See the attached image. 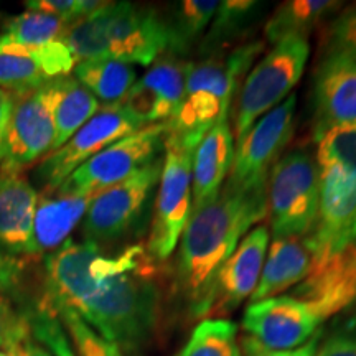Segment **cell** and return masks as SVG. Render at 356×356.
<instances>
[{"mask_svg": "<svg viewBox=\"0 0 356 356\" xmlns=\"http://www.w3.org/2000/svg\"><path fill=\"white\" fill-rule=\"evenodd\" d=\"M38 195L22 173L0 172V248L29 256Z\"/></svg>", "mask_w": 356, "mask_h": 356, "instance_id": "20", "label": "cell"}, {"mask_svg": "<svg viewBox=\"0 0 356 356\" xmlns=\"http://www.w3.org/2000/svg\"><path fill=\"white\" fill-rule=\"evenodd\" d=\"M74 79L104 106L122 104L137 81L134 65L115 60H84L74 66Z\"/></svg>", "mask_w": 356, "mask_h": 356, "instance_id": "24", "label": "cell"}, {"mask_svg": "<svg viewBox=\"0 0 356 356\" xmlns=\"http://www.w3.org/2000/svg\"><path fill=\"white\" fill-rule=\"evenodd\" d=\"M63 42L74 58L152 65L168 48L165 19L131 2H104L99 10L66 26Z\"/></svg>", "mask_w": 356, "mask_h": 356, "instance_id": "3", "label": "cell"}, {"mask_svg": "<svg viewBox=\"0 0 356 356\" xmlns=\"http://www.w3.org/2000/svg\"><path fill=\"white\" fill-rule=\"evenodd\" d=\"M312 251L307 236L277 238L269 244V254L266 256L259 284L251 296L252 302L277 297L302 282L312 270Z\"/></svg>", "mask_w": 356, "mask_h": 356, "instance_id": "21", "label": "cell"}, {"mask_svg": "<svg viewBox=\"0 0 356 356\" xmlns=\"http://www.w3.org/2000/svg\"><path fill=\"white\" fill-rule=\"evenodd\" d=\"M95 197H70L48 193L38 200L33 218L29 256L55 252L63 246L73 229L84 220Z\"/></svg>", "mask_w": 356, "mask_h": 356, "instance_id": "22", "label": "cell"}, {"mask_svg": "<svg viewBox=\"0 0 356 356\" xmlns=\"http://www.w3.org/2000/svg\"><path fill=\"white\" fill-rule=\"evenodd\" d=\"M267 216L266 186L236 191L222 186L207 207L191 211L181 234L177 259L178 287L191 300L203 299L225 261L254 222Z\"/></svg>", "mask_w": 356, "mask_h": 356, "instance_id": "2", "label": "cell"}, {"mask_svg": "<svg viewBox=\"0 0 356 356\" xmlns=\"http://www.w3.org/2000/svg\"><path fill=\"white\" fill-rule=\"evenodd\" d=\"M74 61L63 40L33 48L0 40V89L12 95L32 91L68 76L76 66Z\"/></svg>", "mask_w": 356, "mask_h": 356, "instance_id": "17", "label": "cell"}, {"mask_svg": "<svg viewBox=\"0 0 356 356\" xmlns=\"http://www.w3.org/2000/svg\"><path fill=\"white\" fill-rule=\"evenodd\" d=\"M55 86L53 81L32 91L13 95L0 172L22 173L55 144Z\"/></svg>", "mask_w": 356, "mask_h": 356, "instance_id": "12", "label": "cell"}, {"mask_svg": "<svg viewBox=\"0 0 356 356\" xmlns=\"http://www.w3.org/2000/svg\"><path fill=\"white\" fill-rule=\"evenodd\" d=\"M315 356H356V318L338 327L320 341Z\"/></svg>", "mask_w": 356, "mask_h": 356, "instance_id": "36", "label": "cell"}, {"mask_svg": "<svg viewBox=\"0 0 356 356\" xmlns=\"http://www.w3.org/2000/svg\"><path fill=\"white\" fill-rule=\"evenodd\" d=\"M162 173L155 200L152 228L149 236L150 257L165 261L173 254L181 234L188 225L193 208L191 197V160L195 147L185 144L175 136L165 134L163 139Z\"/></svg>", "mask_w": 356, "mask_h": 356, "instance_id": "8", "label": "cell"}, {"mask_svg": "<svg viewBox=\"0 0 356 356\" xmlns=\"http://www.w3.org/2000/svg\"><path fill=\"white\" fill-rule=\"evenodd\" d=\"M296 108L297 96L291 95L277 108L262 115L241 139L236 140L233 163L225 188L248 191L266 186L270 168L293 136Z\"/></svg>", "mask_w": 356, "mask_h": 356, "instance_id": "10", "label": "cell"}, {"mask_svg": "<svg viewBox=\"0 0 356 356\" xmlns=\"http://www.w3.org/2000/svg\"><path fill=\"white\" fill-rule=\"evenodd\" d=\"M53 86H55V109H53L55 144L51 152H55L99 111V102L83 84L71 76L55 79Z\"/></svg>", "mask_w": 356, "mask_h": 356, "instance_id": "23", "label": "cell"}, {"mask_svg": "<svg viewBox=\"0 0 356 356\" xmlns=\"http://www.w3.org/2000/svg\"><path fill=\"white\" fill-rule=\"evenodd\" d=\"M325 320L310 300L284 296L249 304L243 328L246 337L264 348L287 351L299 348L317 335Z\"/></svg>", "mask_w": 356, "mask_h": 356, "instance_id": "15", "label": "cell"}, {"mask_svg": "<svg viewBox=\"0 0 356 356\" xmlns=\"http://www.w3.org/2000/svg\"><path fill=\"white\" fill-rule=\"evenodd\" d=\"M55 309L70 330L79 356H122V351L118 346L97 335L76 312L66 307H55Z\"/></svg>", "mask_w": 356, "mask_h": 356, "instance_id": "31", "label": "cell"}, {"mask_svg": "<svg viewBox=\"0 0 356 356\" xmlns=\"http://www.w3.org/2000/svg\"><path fill=\"white\" fill-rule=\"evenodd\" d=\"M20 273L22 267L19 262L0 252V293L10 292L17 287Z\"/></svg>", "mask_w": 356, "mask_h": 356, "instance_id": "38", "label": "cell"}, {"mask_svg": "<svg viewBox=\"0 0 356 356\" xmlns=\"http://www.w3.org/2000/svg\"><path fill=\"white\" fill-rule=\"evenodd\" d=\"M104 6V2L97 0H30L25 3L26 10L50 13L63 20L66 25L91 15Z\"/></svg>", "mask_w": 356, "mask_h": 356, "instance_id": "34", "label": "cell"}, {"mask_svg": "<svg viewBox=\"0 0 356 356\" xmlns=\"http://www.w3.org/2000/svg\"><path fill=\"white\" fill-rule=\"evenodd\" d=\"M309 53L307 37H289L275 43L273 50L251 68L236 97V140L241 139L262 115L291 96L304 74Z\"/></svg>", "mask_w": 356, "mask_h": 356, "instance_id": "6", "label": "cell"}, {"mask_svg": "<svg viewBox=\"0 0 356 356\" xmlns=\"http://www.w3.org/2000/svg\"><path fill=\"white\" fill-rule=\"evenodd\" d=\"M270 233L261 225L244 236L220 267L203 299L191 309L195 317L221 318L254 293L266 262Z\"/></svg>", "mask_w": 356, "mask_h": 356, "instance_id": "14", "label": "cell"}, {"mask_svg": "<svg viewBox=\"0 0 356 356\" xmlns=\"http://www.w3.org/2000/svg\"><path fill=\"white\" fill-rule=\"evenodd\" d=\"M186 65L178 58L154 63L131 88L122 106L144 126L167 122L184 101Z\"/></svg>", "mask_w": 356, "mask_h": 356, "instance_id": "18", "label": "cell"}, {"mask_svg": "<svg viewBox=\"0 0 356 356\" xmlns=\"http://www.w3.org/2000/svg\"><path fill=\"white\" fill-rule=\"evenodd\" d=\"M266 202L273 239L310 234L320 203L317 157L302 149L282 155L267 177Z\"/></svg>", "mask_w": 356, "mask_h": 356, "instance_id": "5", "label": "cell"}, {"mask_svg": "<svg viewBox=\"0 0 356 356\" xmlns=\"http://www.w3.org/2000/svg\"><path fill=\"white\" fill-rule=\"evenodd\" d=\"M233 157L234 136L231 131L229 119H222L207 132L193 152V160H191L193 208L191 211L207 207L220 195L229 175Z\"/></svg>", "mask_w": 356, "mask_h": 356, "instance_id": "19", "label": "cell"}, {"mask_svg": "<svg viewBox=\"0 0 356 356\" xmlns=\"http://www.w3.org/2000/svg\"><path fill=\"white\" fill-rule=\"evenodd\" d=\"M167 134V122L150 124L129 134L78 167L51 193L70 197H96L118 185L157 159ZM48 195V193H47Z\"/></svg>", "mask_w": 356, "mask_h": 356, "instance_id": "9", "label": "cell"}, {"mask_svg": "<svg viewBox=\"0 0 356 356\" xmlns=\"http://www.w3.org/2000/svg\"><path fill=\"white\" fill-rule=\"evenodd\" d=\"M142 127L144 124L122 104L102 106L65 145L42 160L35 178L44 195L51 193L86 160Z\"/></svg>", "mask_w": 356, "mask_h": 356, "instance_id": "11", "label": "cell"}, {"mask_svg": "<svg viewBox=\"0 0 356 356\" xmlns=\"http://www.w3.org/2000/svg\"><path fill=\"white\" fill-rule=\"evenodd\" d=\"M58 317L60 315L48 297L24 315L30 337L38 340L40 346H43L47 351H53L55 356H76Z\"/></svg>", "mask_w": 356, "mask_h": 356, "instance_id": "30", "label": "cell"}, {"mask_svg": "<svg viewBox=\"0 0 356 356\" xmlns=\"http://www.w3.org/2000/svg\"><path fill=\"white\" fill-rule=\"evenodd\" d=\"M177 356H243L238 327L226 318H203Z\"/></svg>", "mask_w": 356, "mask_h": 356, "instance_id": "28", "label": "cell"}, {"mask_svg": "<svg viewBox=\"0 0 356 356\" xmlns=\"http://www.w3.org/2000/svg\"><path fill=\"white\" fill-rule=\"evenodd\" d=\"M0 356H12V355H8V353H6V351H0Z\"/></svg>", "mask_w": 356, "mask_h": 356, "instance_id": "41", "label": "cell"}, {"mask_svg": "<svg viewBox=\"0 0 356 356\" xmlns=\"http://www.w3.org/2000/svg\"><path fill=\"white\" fill-rule=\"evenodd\" d=\"M44 270L51 304L76 312L119 350L137 351L152 337L160 293L144 248L108 256L91 239L66 241L47 257Z\"/></svg>", "mask_w": 356, "mask_h": 356, "instance_id": "1", "label": "cell"}, {"mask_svg": "<svg viewBox=\"0 0 356 356\" xmlns=\"http://www.w3.org/2000/svg\"><path fill=\"white\" fill-rule=\"evenodd\" d=\"M32 340L24 315L13 312L0 296V350L12 356H25L26 343Z\"/></svg>", "mask_w": 356, "mask_h": 356, "instance_id": "33", "label": "cell"}, {"mask_svg": "<svg viewBox=\"0 0 356 356\" xmlns=\"http://www.w3.org/2000/svg\"><path fill=\"white\" fill-rule=\"evenodd\" d=\"M314 137L356 124V58L338 48H323L314 74Z\"/></svg>", "mask_w": 356, "mask_h": 356, "instance_id": "16", "label": "cell"}, {"mask_svg": "<svg viewBox=\"0 0 356 356\" xmlns=\"http://www.w3.org/2000/svg\"><path fill=\"white\" fill-rule=\"evenodd\" d=\"M162 160L155 159L118 185L97 193L84 215L86 239L114 241L134 228L144 215L145 204L160 180Z\"/></svg>", "mask_w": 356, "mask_h": 356, "instance_id": "13", "label": "cell"}, {"mask_svg": "<svg viewBox=\"0 0 356 356\" xmlns=\"http://www.w3.org/2000/svg\"><path fill=\"white\" fill-rule=\"evenodd\" d=\"M262 50L264 42H252L236 47L225 56L186 65L185 96L167 121V134L197 149L218 121L229 119L236 92Z\"/></svg>", "mask_w": 356, "mask_h": 356, "instance_id": "4", "label": "cell"}, {"mask_svg": "<svg viewBox=\"0 0 356 356\" xmlns=\"http://www.w3.org/2000/svg\"><path fill=\"white\" fill-rule=\"evenodd\" d=\"M13 104V95L6 91V89H0V160H2L3 154V144H6V134L8 119H10V111Z\"/></svg>", "mask_w": 356, "mask_h": 356, "instance_id": "39", "label": "cell"}, {"mask_svg": "<svg viewBox=\"0 0 356 356\" xmlns=\"http://www.w3.org/2000/svg\"><path fill=\"white\" fill-rule=\"evenodd\" d=\"M322 337L323 333L320 330L317 335L312 337L307 343H304L296 350H287V351H275V350L264 348V346L257 343L256 340H252L251 337H244L241 340V355L243 356H315L318 351Z\"/></svg>", "mask_w": 356, "mask_h": 356, "instance_id": "37", "label": "cell"}, {"mask_svg": "<svg viewBox=\"0 0 356 356\" xmlns=\"http://www.w3.org/2000/svg\"><path fill=\"white\" fill-rule=\"evenodd\" d=\"M66 26L68 25L63 20L50 13L26 10L8 22L6 32L0 35V40L22 47H43V44L60 42Z\"/></svg>", "mask_w": 356, "mask_h": 356, "instance_id": "29", "label": "cell"}, {"mask_svg": "<svg viewBox=\"0 0 356 356\" xmlns=\"http://www.w3.org/2000/svg\"><path fill=\"white\" fill-rule=\"evenodd\" d=\"M318 215L307 234L314 257L310 274L356 249V175L335 162H318Z\"/></svg>", "mask_w": 356, "mask_h": 356, "instance_id": "7", "label": "cell"}, {"mask_svg": "<svg viewBox=\"0 0 356 356\" xmlns=\"http://www.w3.org/2000/svg\"><path fill=\"white\" fill-rule=\"evenodd\" d=\"M317 144V162L340 163L356 175V124L325 132Z\"/></svg>", "mask_w": 356, "mask_h": 356, "instance_id": "32", "label": "cell"}, {"mask_svg": "<svg viewBox=\"0 0 356 356\" xmlns=\"http://www.w3.org/2000/svg\"><path fill=\"white\" fill-rule=\"evenodd\" d=\"M341 2L332 0H289L280 3L264 25V35L269 43H279L289 37H307L325 19L335 13Z\"/></svg>", "mask_w": 356, "mask_h": 356, "instance_id": "25", "label": "cell"}, {"mask_svg": "<svg viewBox=\"0 0 356 356\" xmlns=\"http://www.w3.org/2000/svg\"><path fill=\"white\" fill-rule=\"evenodd\" d=\"M25 356H51V355L48 353V351L44 350L43 346H40L38 343H35L33 340H30L29 343H26Z\"/></svg>", "mask_w": 356, "mask_h": 356, "instance_id": "40", "label": "cell"}, {"mask_svg": "<svg viewBox=\"0 0 356 356\" xmlns=\"http://www.w3.org/2000/svg\"><path fill=\"white\" fill-rule=\"evenodd\" d=\"M356 58V6L346 7L330 22L325 32V44Z\"/></svg>", "mask_w": 356, "mask_h": 356, "instance_id": "35", "label": "cell"}, {"mask_svg": "<svg viewBox=\"0 0 356 356\" xmlns=\"http://www.w3.org/2000/svg\"><path fill=\"white\" fill-rule=\"evenodd\" d=\"M218 6V0H184L175 3L172 7V17L165 19L168 30L167 50L175 56H184L200 44Z\"/></svg>", "mask_w": 356, "mask_h": 356, "instance_id": "27", "label": "cell"}, {"mask_svg": "<svg viewBox=\"0 0 356 356\" xmlns=\"http://www.w3.org/2000/svg\"><path fill=\"white\" fill-rule=\"evenodd\" d=\"M264 3L252 0H225L220 2L207 33L200 42V55L211 58L238 40L259 19Z\"/></svg>", "mask_w": 356, "mask_h": 356, "instance_id": "26", "label": "cell"}]
</instances>
